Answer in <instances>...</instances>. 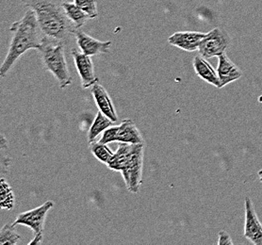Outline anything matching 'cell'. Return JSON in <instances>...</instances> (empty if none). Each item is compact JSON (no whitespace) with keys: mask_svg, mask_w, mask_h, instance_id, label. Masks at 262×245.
<instances>
[{"mask_svg":"<svg viewBox=\"0 0 262 245\" xmlns=\"http://www.w3.org/2000/svg\"><path fill=\"white\" fill-rule=\"evenodd\" d=\"M34 11L43 36L67 43L77 28L66 15L60 0H20Z\"/></svg>","mask_w":262,"mask_h":245,"instance_id":"6da1fadb","label":"cell"},{"mask_svg":"<svg viewBox=\"0 0 262 245\" xmlns=\"http://www.w3.org/2000/svg\"><path fill=\"white\" fill-rule=\"evenodd\" d=\"M12 37L6 58L0 68V75L4 78L18 59L30 49L39 50L42 47V30L34 11L30 9L23 18L11 26Z\"/></svg>","mask_w":262,"mask_h":245,"instance_id":"7a4b0ae2","label":"cell"},{"mask_svg":"<svg viewBox=\"0 0 262 245\" xmlns=\"http://www.w3.org/2000/svg\"><path fill=\"white\" fill-rule=\"evenodd\" d=\"M143 144L120 143L107 167L122 173L126 188L137 193L143 182Z\"/></svg>","mask_w":262,"mask_h":245,"instance_id":"3957f363","label":"cell"},{"mask_svg":"<svg viewBox=\"0 0 262 245\" xmlns=\"http://www.w3.org/2000/svg\"><path fill=\"white\" fill-rule=\"evenodd\" d=\"M66 44L43 36L42 47L39 49L45 68L56 78L61 89L72 84V77L66 61Z\"/></svg>","mask_w":262,"mask_h":245,"instance_id":"277c9868","label":"cell"},{"mask_svg":"<svg viewBox=\"0 0 262 245\" xmlns=\"http://www.w3.org/2000/svg\"><path fill=\"white\" fill-rule=\"evenodd\" d=\"M53 206L52 201H48L36 209L20 213L18 215L17 219L13 222L15 227L18 225L27 226L33 230L34 239L30 241L29 245L42 243L45 221H46L48 211L53 208Z\"/></svg>","mask_w":262,"mask_h":245,"instance_id":"5b68a950","label":"cell"},{"mask_svg":"<svg viewBox=\"0 0 262 245\" xmlns=\"http://www.w3.org/2000/svg\"><path fill=\"white\" fill-rule=\"evenodd\" d=\"M230 43V38L227 32L220 28H216L207 33L199 46V53L205 59L219 57L226 52Z\"/></svg>","mask_w":262,"mask_h":245,"instance_id":"8992f818","label":"cell"},{"mask_svg":"<svg viewBox=\"0 0 262 245\" xmlns=\"http://www.w3.org/2000/svg\"><path fill=\"white\" fill-rule=\"evenodd\" d=\"M245 237L253 244L262 245V225L250 197L245 198Z\"/></svg>","mask_w":262,"mask_h":245,"instance_id":"52a82bcc","label":"cell"},{"mask_svg":"<svg viewBox=\"0 0 262 245\" xmlns=\"http://www.w3.org/2000/svg\"><path fill=\"white\" fill-rule=\"evenodd\" d=\"M72 56L78 69V75L81 78V84L84 89L96 85L98 81V78L96 77L95 66L90 56L82 52H78L75 49L72 50Z\"/></svg>","mask_w":262,"mask_h":245,"instance_id":"ba28073f","label":"cell"},{"mask_svg":"<svg viewBox=\"0 0 262 245\" xmlns=\"http://www.w3.org/2000/svg\"><path fill=\"white\" fill-rule=\"evenodd\" d=\"M75 38L77 40V43L81 52L85 55H88L90 57L107 53L112 47L111 41H107V42L98 41L95 38L86 34L83 30L80 29H77L75 31Z\"/></svg>","mask_w":262,"mask_h":245,"instance_id":"9c48e42d","label":"cell"},{"mask_svg":"<svg viewBox=\"0 0 262 245\" xmlns=\"http://www.w3.org/2000/svg\"><path fill=\"white\" fill-rule=\"evenodd\" d=\"M207 33L197 31H179L173 33L168 38V42L173 47L180 48L188 52L196 51L201 41L206 37Z\"/></svg>","mask_w":262,"mask_h":245,"instance_id":"30bf717a","label":"cell"},{"mask_svg":"<svg viewBox=\"0 0 262 245\" xmlns=\"http://www.w3.org/2000/svg\"><path fill=\"white\" fill-rule=\"evenodd\" d=\"M217 66V73L220 78L222 88L238 80L243 76L242 70L228 58L227 53L220 55Z\"/></svg>","mask_w":262,"mask_h":245,"instance_id":"8fae6325","label":"cell"},{"mask_svg":"<svg viewBox=\"0 0 262 245\" xmlns=\"http://www.w3.org/2000/svg\"><path fill=\"white\" fill-rule=\"evenodd\" d=\"M92 94L95 98L96 106L99 110L107 116L113 122H117L118 117L114 108V103L107 91L100 84L96 83L92 88Z\"/></svg>","mask_w":262,"mask_h":245,"instance_id":"7c38bea8","label":"cell"},{"mask_svg":"<svg viewBox=\"0 0 262 245\" xmlns=\"http://www.w3.org/2000/svg\"><path fill=\"white\" fill-rule=\"evenodd\" d=\"M193 68L197 76L202 78L203 80L213 85L216 88H222L218 73L201 55L196 56L193 59Z\"/></svg>","mask_w":262,"mask_h":245,"instance_id":"4fadbf2b","label":"cell"},{"mask_svg":"<svg viewBox=\"0 0 262 245\" xmlns=\"http://www.w3.org/2000/svg\"><path fill=\"white\" fill-rule=\"evenodd\" d=\"M116 142L132 144H143V138L134 122L126 119L118 126Z\"/></svg>","mask_w":262,"mask_h":245,"instance_id":"5bb4252c","label":"cell"},{"mask_svg":"<svg viewBox=\"0 0 262 245\" xmlns=\"http://www.w3.org/2000/svg\"><path fill=\"white\" fill-rule=\"evenodd\" d=\"M62 7L66 11V15L71 20L72 23L75 25L77 29H80L81 27H83L84 25L86 24V22L91 19L89 15L83 12L75 2L73 3V2L63 1Z\"/></svg>","mask_w":262,"mask_h":245,"instance_id":"9a60e30c","label":"cell"},{"mask_svg":"<svg viewBox=\"0 0 262 245\" xmlns=\"http://www.w3.org/2000/svg\"><path fill=\"white\" fill-rule=\"evenodd\" d=\"M114 122H113L110 118H107L105 114L102 112H98L96 114V119L94 121L93 125L90 127L89 132H88V140L89 143L96 142V139L100 133L105 131L107 128L114 126Z\"/></svg>","mask_w":262,"mask_h":245,"instance_id":"2e32d148","label":"cell"},{"mask_svg":"<svg viewBox=\"0 0 262 245\" xmlns=\"http://www.w3.org/2000/svg\"><path fill=\"white\" fill-rule=\"evenodd\" d=\"M90 149L92 153L100 162L108 164L112 161L114 153L106 144H102L100 142H93L90 144Z\"/></svg>","mask_w":262,"mask_h":245,"instance_id":"e0dca14e","label":"cell"},{"mask_svg":"<svg viewBox=\"0 0 262 245\" xmlns=\"http://www.w3.org/2000/svg\"><path fill=\"white\" fill-rule=\"evenodd\" d=\"M20 239L21 237L16 232L15 226L13 224L2 227L0 232V245H16Z\"/></svg>","mask_w":262,"mask_h":245,"instance_id":"ac0fdd59","label":"cell"},{"mask_svg":"<svg viewBox=\"0 0 262 245\" xmlns=\"http://www.w3.org/2000/svg\"><path fill=\"white\" fill-rule=\"evenodd\" d=\"M13 206V194L12 189L5 180H1V207L2 209H12Z\"/></svg>","mask_w":262,"mask_h":245,"instance_id":"d6986e66","label":"cell"},{"mask_svg":"<svg viewBox=\"0 0 262 245\" xmlns=\"http://www.w3.org/2000/svg\"><path fill=\"white\" fill-rule=\"evenodd\" d=\"M74 2L89 15L90 18L94 19L98 16L96 0H74Z\"/></svg>","mask_w":262,"mask_h":245,"instance_id":"ffe728a7","label":"cell"},{"mask_svg":"<svg viewBox=\"0 0 262 245\" xmlns=\"http://www.w3.org/2000/svg\"><path fill=\"white\" fill-rule=\"evenodd\" d=\"M117 129L118 126H112L107 128L105 131L103 132V136L100 139V143L102 144H111L116 142V137H117Z\"/></svg>","mask_w":262,"mask_h":245,"instance_id":"44dd1931","label":"cell"},{"mask_svg":"<svg viewBox=\"0 0 262 245\" xmlns=\"http://www.w3.org/2000/svg\"><path fill=\"white\" fill-rule=\"evenodd\" d=\"M219 239H218V245H227L233 244V241L231 240V238L229 236V234L227 233L226 231H220L219 234Z\"/></svg>","mask_w":262,"mask_h":245,"instance_id":"7402d4cb","label":"cell"},{"mask_svg":"<svg viewBox=\"0 0 262 245\" xmlns=\"http://www.w3.org/2000/svg\"><path fill=\"white\" fill-rule=\"evenodd\" d=\"M9 165H10V159L4 155L3 151L1 150V173H2V175L7 173Z\"/></svg>","mask_w":262,"mask_h":245,"instance_id":"603a6c76","label":"cell"},{"mask_svg":"<svg viewBox=\"0 0 262 245\" xmlns=\"http://www.w3.org/2000/svg\"><path fill=\"white\" fill-rule=\"evenodd\" d=\"M258 177H259V180H260L262 183V169L259 171V172H258Z\"/></svg>","mask_w":262,"mask_h":245,"instance_id":"cb8c5ba5","label":"cell"}]
</instances>
